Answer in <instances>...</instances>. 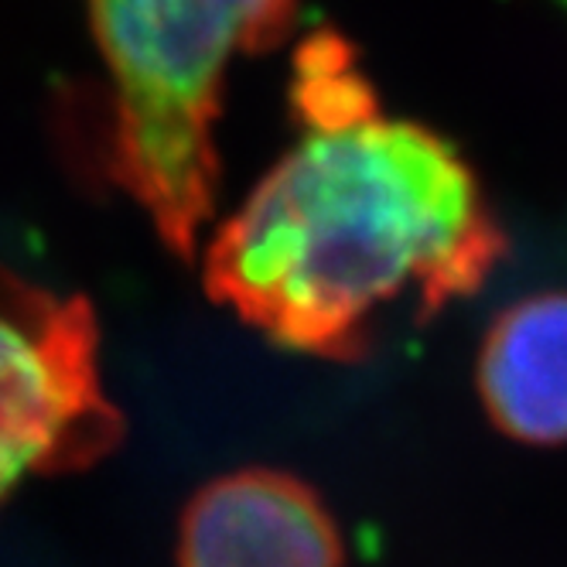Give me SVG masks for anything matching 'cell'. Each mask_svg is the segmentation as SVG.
I'll list each match as a JSON object with an SVG mask.
<instances>
[{
    "label": "cell",
    "mask_w": 567,
    "mask_h": 567,
    "mask_svg": "<svg viewBox=\"0 0 567 567\" xmlns=\"http://www.w3.org/2000/svg\"><path fill=\"white\" fill-rule=\"evenodd\" d=\"M475 390L506 437L567 444V291L530 295L496 315L478 349Z\"/></svg>",
    "instance_id": "5b68a950"
},
{
    "label": "cell",
    "mask_w": 567,
    "mask_h": 567,
    "mask_svg": "<svg viewBox=\"0 0 567 567\" xmlns=\"http://www.w3.org/2000/svg\"><path fill=\"white\" fill-rule=\"evenodd\" d=\"M298 0H90L113 83V178L192 260L216 209V116L239 55L274 45Z\"/></svg>",
    "instance_id": "7a4b0ae2"
},
{
    "label": "cell",
    "mask_w": 567,
    "mask_h": 567,
    "mask_svg": "<svg viewBox=\"0 0 567 567\" xmlns=\"http://www.w3.org/2000/svg\"><path fill=\"white\" fill-rule=\"evenodd\" d=\"M116 434L93 305L0 270V503L28 475L93 462Z\"/></svg>",
    "instance_id": "3957f363"
},
{
    "label": "cell",
    "mask_w": 567,
    "mask_h": 567,
    "mask_svg": "<svg viewBox=\"0 0 567 567\" xmlns=\"http://www.w3.org/2000/svg\"><path fill=\"white\" fill-rule=\"evenodd\" d=\"M564 4H567V0H564Z\"/></svg>",
    "instance_id": "8992f818"
},
{
    "label": "cell",
    "mask_w": 567,
    "mask_h": 567,
    "mask_svg": "<svg viewBox=\"0 0 567 567\" xmlns=\"http://www.w3.org/2000/svg\"><path fill=\"white\" fill-rule=\"evenodd\" d=\"M182 567H342L321 496L277 468H243L198 489L178 526Z\"/></svg>",
    "instance_id": "277c9868"
},
{
    "label": "cell",
    "mask_w": 567,
    "mask_h": 567,
    "mask_svg": "<svg viewBox=\"0 0 567 567\" xmlns=\"http://www.w3.org/2000/svg\"><path fill=\"white\" fill-rule=\"evenodd\" d=\"M295 106L298 144L202 254L213 301L284 349L352 359L390 305L427 318L482 288L503 233L449 141L383 116L332 34L301 49Z\"/></svg>",
    "instance_id": "6da1fadb"
}]
</instances>
